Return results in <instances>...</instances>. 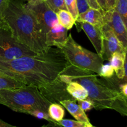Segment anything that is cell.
I'll return each mask as SVG.
<instances>
[{
  "instance_id": "5bb4252c",
  "label": "cell",
  "mask_w": 127,
  "mask_h": 127,
  "mask_svg": "<svg viewBox=\"0 0 127 127\" xmlns=\"http://www.w3.org/2000/svg\"><path fill=\"white\" fill-rule=\"evenodd\" d=\"M60 104L63 105L76 120L85 124L90 123L89 118L86 114L85 112L78 104H76V100L66 99L60 101Z\"/></svg>"
},
{
  "instance_id": "f35d334b",
  "label": "cell",
  "mask_w": 127,
  "mask_h": 127,
  "mask_svg": "<svg viewBox=\"0 0 127 127\" xmlns=\"http://www.w3.org/2000/svg\"></svg>"
},
{
  "instance_id": "d590c367",
  "label": "cell",
  "mask_w": 127,
  "mask_h": 127,
  "mask_svg": "<svg viewBox=\"0 0 127 127\" xmlns=\"http://www.w3.org/2000/svg\"><path fill=\"white\" fill-rule=\"evenodd\" d=\"M22 1H27V2H30V1H32V0H22Z\"/></svg>"
},
{
  "instance_id": "484cf974",
  "label": "cell",
  "mask_w": 127,
  "mask_h": 127,
  "mask_svg": "<svg viewBox=\"0 0 127 127\" xmlns=\"http://www.w3.org/2000/svg\"><path fill=\"white\" fill-rule=\"evenodd\" d=\"M76 4L79 15L85 12L91 7L88 0H76Z\"/></svg>"
},
{
  "instance_id": "4dcf8cb0",
  "label": "cell",
  "mask_w": 127,
  "mask_h": 127,
  "mask_svg": "<svg viewBox=\"0 0 127 127\" xmlns=\"http://www.w3.org/2000/svg\"><path fill=\"white\" fill-rule=\"evenodd\" d=\"M115 2H116V0H105L107 11H109V10L113 9L115 8Z\"/></svg>"
},
{
  "instance_id": "e0dca14e",
  "label": "cell",
  "mask_w": 127,
  "mask_h": 127,
  "mask_svg": "<svg viewBox=\"0 0 127 127\" xmlns=\"http://www.w3.org/2000/svg\"><path fill=\"white\" fill-rule=\"evenodd\" d=\"M25 86L22 82L0 72V90L18 89Z\"/></svg>"
},
{
  "instance_id": "836d02e7",
  "label": "cell",
  "mask_w": 127,
  "mask_h": 127,
  "mask_svg": "<svg viewBox=\"0 0 127 127\" xmlns=\"http://www.w3.org/2000/svg\"><path fill=\"white\" fill-rule=\"evenodd\" d=\"M97 3L99 4V6H100V9L103 12H105L107 11L106 6V2H105V0H96Z\"/></svg>"
},
{
  "instance_id": "d6a6232c",
  "label": "cell",
  "mask_w": 127,
  "mask_h": 127,
  "mask_svg": "<svg viewBox=\"0 0 127 127\" xmlns=\"http://www.w3.org/2000/svg\"><path fill=\"white\" fill-rule=\"evenodd\" d=\"M88 3H89V6H90L91 7H92V8H94V9H96L101 10V9H100V6H99V4L97 3V2L96 0H88Z\"/></svg>"
},
{
  "instance_id": "d4e9b609",
  "label": "cell",
  "mask_w": 127,
  "mask_h": 127,
  "mask_svg": "<svg viewBox=\"0 0 127 127\" xmlns=\"http://www.w3.org/2000/svg\"><path fill=\"white\" fill-rule=\"evenodd\" d=\"M29 115H32V116L35 117L36 118H38L39 119L45 120L47 121H48V122L53 123V124H58V123L55 122L54 120L51 119L48 113H46L45 112L40 111V110H35V111H33L30 113Z\"/></svg>"
},
{
  "instance_id": "3957f363",
  "label": "cell",
  "mask_w": 127,
  "mask_h": 127,
  "mask_svg": "<svg viewBox=\"0 0 127 127\" xmlns=\"http://www.w3.org/2000/svg\"><path fill=\"white\" fill-rule=\"evenodd\" d=\"M2 21L19 43L35 53L40 54L49 48L47 45L46 35L35 17L22 1H9L2 13Z\"/></svg>"
},
{
  "instance_id": "cb8c5ba5",
  "label": "cell",
  "mask_w": 127,
  "mask_h": 127,
  "mask_svg": "<svg viewBox=\"0 0 127 127\" xmlns=\"http://www.w3.org/2000/svg\"><path fill=\"white\" fill-rule=\"evenodd\" d=\"M58 125L62 127H85L86 124L70 119H62L58 122Z\"/></svg>"
},
{
  "instance_id": "ac0fdd59",
  "label": "cell",
  "mask_w": 127,
  "mask_h": 127,
  "mask_svg": "<svg viewBox=\"0 0 127 127\" xmlns=\"http://www.w3.org/2000/svg\"><path fill=\"white\" fill-rule=\"evenodd\" d=\"M56 14L59 24L68 31L71 29L75 25L76 20L68 10H60Z\"/></svg>"
},
{
  "instance_id": "30bf717a",
  "label": "cell",
  "mask_w": 127,
  "mask_h": 127,
  "mask_svg": "<svg viewBox=\"0 0 127 127\" xmlns=\"http://www.w3.org/2000/svg\"><path fill=\"white\" fill-rule=\"evenodd\" d=\"M105 24L112 28L113 32L125 48L127 47V29L115 8L109 10L104 14Z\"/></svg>"
},
{
  "instance_id": "1f68e13d",
  "label": "cell",
  "mask_w": 127,
  "mask_h": 127,
  "mask_svg": "<svg viewBox=\"0 0 127 127\" xmlns=\"http://www.w3.org/2000/svg\"><path fill=\"white\" fill-rule=\"evenodd\" d=\"M120 92L125 96H127V83H120L119 86Z\"/></svg>"
},
{
  "instance_id": "44dd1931",
  "label": "cell",
  "mask_w": 127,
  "mask_h": 127,
  "mask_svg": "<svg viewBox=\"0 0 127 127\" xmlns=\"http://www.w3.org/2000/svg\"><path fill=\"white\" fill-rule=\"evenodd\" d=\"M45 1L55 13L60 10H67L64 0H45Z\"/></svg>"
},
{
  "instance_id": "603a6c76",
  "label": "cell",
  "mask_w": 127,
  "mask_h": 127,
  "mask_svg": "<svg viewBox=\"0 0 127 127\" xmlns=\"http://www.w3.org/2000/svg\"><path fill=\"white\" fill-rule=\"evenodd\" d=\"M67 10L70 12L76 21L79 16L78 7H77L76 0H64Z\"/></svg>"
},
{
  "instance_id": "4fadbf2b",
  "label": "cell",
  "mask_w": 127,
  "mask_h": 127,
  "mask_svg": "<svg viewBox=\"0 0 127 127\" xmlns=\"http://www.w3.org/2000/svg\"><path fill=\"white\" fill-rule=\"evenodd\" d=\"M105 12L90 7L88 11L78 16L76 22H85L99 27H102L105 24Z\"/></svg>"
},
{
  "instance_id": "ffe728a7",
  "label": "cell",
  "mask_w": 127,
  "mask_h": 127,
  "mask_svg": "<svg viewBox=\"0 0 127 127\" xmlns=\"http://www.w3.org/2000/svg\"><path fill=\"white\" fill-rule=\"evenodd\" d=\"M115 9L120 15L127 29V0H116Z\"/></svg>"
},
{
  "instance_id": "7c38bea8",
  "label": "cell",
  "mask_w": 127,
  "mask_h": 127,
  "mask_svg": "<svg viewBox=\"0 0 127 127\" xmlns=\"http://www.w3.org/2000/svg\"><path fill=\"white\" fill-rule=\"evenodd\" d=\"M68 38V30L60 24L53 26L46 35L47 45L48 47H55L62 48Z\"/></svg>"
},
{
  "instance_id": "277c9868",
  "label": "cell",
  "mask_w": 127,
  "mask_h": 127,
  "mask_svg": "<svg viewBox=\"0 0 127 127\" xmlns=\"http://www.w3.org/2000/svg\"><path fill=\"white\" fill-rule=\"evenodd\" d=\"M52 103L34 86L26 85L14 89L0 90V104L13 111L29 114L35 110L48 113Z\"/></svg>"
},
{
  "instance_id": "2e32d148",
  "label": "cell",
  "mask_w": 127,
  "mask_h": 127,
  "mask_svg": "<svg viewBox=\"0 0 127 127\" xmlns=\"http://www.w3.org/2000/svg\"><path fill=\"white\" fill-rule=\"evenodd\" d=\"M66 91L68 94L76 101L87 99L88 93L86 89L78 82L71 81L67 83Z\"/></svg>"
},
{
  "instance_id": "5b68a950",
  "label": "cell",
  "mask_w": 127,
  "mask_h": 127,
  "mask_svg": "<svg viewBox=\"0 0 127 127\" xmlns=\"http://www.w3.org/2000/svg\"><path fill=\"white\" fill-rule=\"evenodd\" d=\"M61 50L69 64L99 74L104 60L78 44L71 33Z\"/></svg>"
},
{
  "instance_id": "83f0119b",
  "label": "cell",
  "mask_w": 127,
  "mask_h": 127,
  "mask_svg": "<svg viewBox=\"0 0 127 127\" xmlns=\"http://www.w3.org/2000/svg\"><path fill=\"white\" fill-rule=\"evenodd\" d=\"M58 125V124H53V123L49 122V124H47V125H42V127H57ZM0 127H19L16 126H14V125H10V124H7V123L5 122L3 120L0 119Z\"/></svg>"
},
{
  "instance_id": "8992f818",
  "label": "cell",
  "mask_w": 127,
  "mask_h": 127,
  "mask_svg": "<svg viewBox=\"0 0 127 127\" xmlns=\"http://www.w3.org/2000/svg\"><path fill=\"white\" fill-rule=\"evenodd\" d=\"M37 54L19 43L6 23H0V59L13 60Z\"/></svg>"
},
{
  "instance_id": "8fae6325",
  "label": "cell",
  "mask_w": 127,
  "mask_h": 127,
  "mask_svg": "<svg viewBox=\"0 0 127 127\" xmlns=\"http://www.w3.org/2000/svg\"><path fill=\"white\" fill-rule=\"evenodd\" d=\"M76 26L81 29L94 46L97 53L102 58L103 55V33L102 27L93 26L88 22H76Z\"/></svg>"
},
{
  "instance_id": "f546056e",
  "label": "cell",
  "mask_w": 127,
  "mask_h": 127,
  "mask_svg": "<svg viewBox=\"0 0 127 127\" xmlns=\"http://www.w3.org/2000/svg\"><path fill=\"white\" fill-rule=\"evenodd\" d=\"M10 0H0V23L2 22V13Z\"/></svg>"
},
{
  "instance_id": "f1b7e54d",
  "label": "cell",
  "mask_w": 127,
  "mask_h": 127,
  "mask_svg": "<svg viewBox=\"0 0 127 127\" xmlns=\"http://www.w3.org/2000/svg\"><path fill=\"white\" fill-rule=\"evenodd\" d=\"M124 71H125V76L124 79L122 80L118 81V83H127V47L125 48V63H124Z\"/></svg>"
},
{
  "instance_id": "6da1fadb",
  "label": "cell",
  "mask_w": 127,
  "mask_h": 127,
  "mask_svg": "<svg viewBox=\"0 0 127 127\" xmlns=\"http://www.w3.org/2000/svg\"><path fill=\"white\" fill-rule=\"evenodd\" d=\"M68 64L62 50L50 47L45 52L35 55L0 59V72L26 85L38 88L58 78Z\"/></svg>"
},
{
  "instance_id": "74e56055",
  "label": "cell",
  "mask_w": 127,
  "mask_h": 127,
  "mask_svg": "<svg viewBox=\"0 0 127 127\" xmlns=\"http://www.w3.org/2000/svg\"><path fill=\"white\" fill-rule=\"evenodd\" d=\"M57 127H62V126H60V125H58V126H57Z\"/></svg>"
},
{
  "instance_id": "9a60e30c",
  "label": "cell",
  "mask_w": 127,
  "mask_h": 127,
  "mask_svg": "<svg viewBox=\"0 0 127 127\" xmlns=\"http://www.w3.org/2000/svg\"><path fill=\"white\" fill-rule=\"evenodd\" d=\"M109 63L111 64L119 80H122L125 76L124 63H125V53L115 52L112 55Z\"/></svg>"
},
{
  "instance_id": "52a82bcc",
  "label": "cell",
  "mask_w": 127,
  "mask_h": 127,
  "mask_svg": "<svg viewBox=\"0 0 127 127\" xmlns=\"http://www.w3.org/2000/svg\"><path fill=\"white\" fill-rule=\"evenodd\" d=\"M25 4L35 17L45 35L53 26L59 23L57 14L50 8L45 0H32Z\"/></svg>"
},
{
  "instance_id": "e575fe53",
  "label": "cell",
  "mask_w": 127,
  "mask_h": 127,
  "mask_svg": "<svg viewBox=\"0 0 127 127\" xmlns=\"http://www.w3.org/2000/svg\"><path fill=\"white\" fill-rule=\"evenodd\" d=\"M85 127H94L91 124V123H89V124H86Z\"/></svg>"
},
{
  "instance_id": "7402d4cb",
  "label": "cell",
  "mask_w": 127,
  "mask_h": 127,
  "mask_svg": "<svg viewBox=\"0 0 127 127\" xmlns=\"http://www.w3.org/2000/svg\"><path fill=\"white\" fill-rule=\"evenodd\" d=\"M114 73H115V71L111 64L110 63H107V64H102L98 75L105 79H110L114 76Z\"/></svg>"
},
{
  "instance_id": "ba28073f",
  "label": "cell",
  "mask_w": 127,
  "mask_h": 127,
  "mask_svg": "<svg viewBox=\"0 0 127 127\" xmlns=\"http://www.w3.org/2000/svg\"><path fill=\"white\" fill-rule=\"evenodd\" d=\"M66 86L67 83L61 80L58 76L53 82L38 89L51 103H60L62 100L66 99L74 100L67 92Z\"/></svg>"
},
{
  "instance_id": "d6986e66",
  "label": "cell",
  "mask_w": 127,
  "mask_h": 127,
  "mask_svg": "<svg viewBox=\"0 0 127 127\" xmlns=\"http://www.w3.org/2000/svg\"><path fill=\"white\" fill-rule=\"evenodd\" d=\"M48 114L52 120L58 123L64 116V109L63 105L58 103H52L48 109Z\"/></svg>"
},
{
  "instance_id": "4316f807",
  "label": "cell",
  "mask_w": 127,
  "mask_h": 127,
  "mask_svg": "<svg viewBox=\"0 0 127 127\" xmlns=\"http://www.w3.org/2000/svg\"><path fill=\"white\" fill-rule=\"evenodd\" d=\"M78 102V105L80 106V107L85 112H86L91 110L92 109H94V105H93V102L88 99H85V100H80V101Z\"/></svg>"
},
{
  "instance_id": "7a4b0ae2",
  "label": "cell",
  "mask_w": 127,
  "mask_h": 127,
  "mask_svg": "<svg viewBox=\"0 0 127 127\" xmlns=\"http://www.w3.org/2000/svg\"><path fill=\"white\" fill-rule=\"evenodd\" d=\"M97 74L68 64L59 78L65 83L74 81L87 90L88 99L93 102L94 109L98 110L111 109L127 117V103L125 96L112 79L106 81L97 78Z\"/></svg>"
},
{
  "instance_id": "8d00e7d4",
  "label": "cell",
  "mask_w": 127,
  "mask_h": 127,
  "mask_svg": "<svg viewBox=\"0 0 127 127\" xmlns=\"http://www.w3.org/2000/svg\"><path fill=\"white\" fill-rule=\"evenodd\" d=\"M125 100H126V102L127 103V96H125Z\"/></svg>"
},
{
  "instance_id": "9c48e42d",
  "label": "cell",
  "mask_w": 127,
  "mask_h": 127,
  "mask_svg": "<svg viewBox=\"0 0 127 127\" xmlns=\"http://www.w3.org/2000/svg\"><path fill=\"white\" fill-rule=\"evenodd\" d=\"M102 31L103 33L102 58L104 60L109 61L112 55L115 52L125 53V48L107 24H105L102 27Z\"/></svg>"
}]
</instances>
